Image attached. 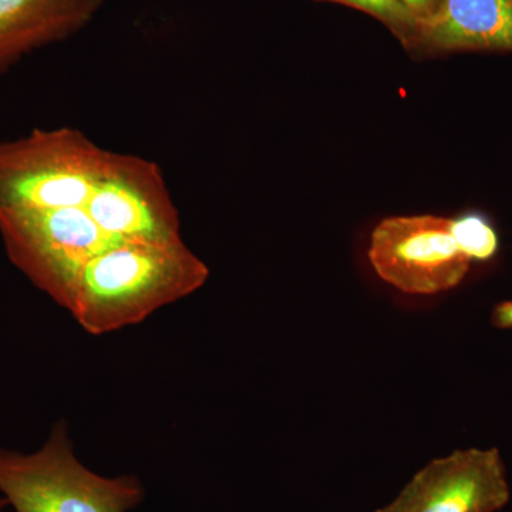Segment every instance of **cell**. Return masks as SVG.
<instances>
[{
  "instance_id": "6da1fadb",
  "label": "cell",
  "mask_w": 512,
  "mask_h": 512,
  "mask_svg": "<svg viewBox=\"0 0 512 512\" xmlns=\"http://www.w3.org/2000/svg\"><path fill=\"white\" fill-rule=\"evenodd\" d=\"M207 264L183 239L160 244L123 242L84 266L67 311L90 335L137 325L158 309L197 292Z\"/></svg>"
},
{
  "instance_id": "7a4b0ae2",
  "label": "cell",
  "mask_w": 512,
  "mask_h": 512,
  "mask_svg": "<svg viewBox=\"0 0 512 512\" xmlns=\"http://www.w3.org/2000/svg\"><path fill=\"white\" fill-rule=\"evenodd\" d=\"M0 495L15 512H128L144 487L136 476L104 477L80 463L62 421L33 453L0 450Z\"/></svg>"
},
{
  "instance_id": "3957f363",
  "label": "cell",
  "mask_w": 512,
  "mask_h": 512,
  "mask_svg": "<svg viewBox=\"0 0 512 512\" xmlns=\"http://www.w3.org/2000/svg\"><path fill=\"white\" fill-rule=\"evenodd\" d=\"M110 154L70 127L0 143V207H84Z\"/></svg>"
},
{
  "instance_id": "277c9868",
  "label": "cell",
  "mask_w": 512,
  "mask_h": 512,
  "mask_svg": "<svg viewBox=\"0 0 512 512\" xmlns=\"http://www.w3.org/2000/svg\"><path fill=\"white\" fill-rule=\"evenodd\" d=\"M0 237L10 262L64 309L84 266L123 244L83 207H0Z\"/></svg>"
},
{
  "instance_id": "5b68a950",
  "label": "cell",
  "mask_w": 512,
  "mask_h": 512,
  "mask_svg": "<svg viewBox=\"0 0 512 512\" xmlns=\"http://www.w3.org/2000/svg\"><path fill=\"white\" fill-rule=\"evenodd\" d=\"M369 259L384 282L412 295H436L456 288L471 261L458 248L450 218L390 217L370 239Z\"/></svg>"
},
{
  "instance_id": "8992f818",
  "label": "cell",
  "mask_w": 512,
  "mask_h": 512,
  "mask_svg": "<svg viewBox=\"0 0 512 512\" xmlns=\"http://www.w3.org/2000/svg\"><path fill=\"white\" fill-rule=\"evenodd\" d=\"M84 210L120 242L160 244L181 237V221L163 173L153 161L111 153Z\"/></svg>"
},
{
  "instance_id": "52a82bcc",
  "label": "cell",
  "mask_w": 512,
  "mask_h": 512,
  "mask_svg": "<svg viewBox=\"0 0 512 512\" xmlns=\"http://www.w3.org/2000/svg\"><path fill=\"white\" fill-rule=\"evenodd\" d=\"M497 448H468L436 458L376 512H497L510 501Z\"/></svg>"
},
{
  "instance_id": "ba28073f",
  "label": "cell",
  "mask_w": 512,
  "mask_h": 512,
  "mask_svg": "<svg viewBox=\"0 0 512 512\" xmlns=\"http://www.w3.org/2000/svg\"><path fill=\"white\" fill-rule=\"evenodd\" d=\"M414 49L512 53V0H443L417 28Z\"/></svg>"
},
{
  "instance_id": "9c48e42d",
  "label": "cell",
  "mask_w": 512,
  "mask_h": 512,
  "mask_svg": "<svg viewBox=\"0 0 512 512\" xmlns=\"http://www.w3.org/2000/svg\"><path fill=\"white\" fill-rule=\"evenodd\" d=\"M103 0H0V72L86 28Z\"/></svg>"
},
{
  "instance_id": "30bf717a",
  "label": "cell",
  "mask_w": 512,
  "mask_h": 512,
  "mask_svg": "<svg viewBox=\"0 0 512 512\" xmlns=\"http://www.w3.org/2000/svg\"><path fill=\"white\" fill-rule=\"evenodd\" d=\"M451 232L458 248L471 262L490 261L497 254V232L481 215L467 214L451 220Z\"/></svg>"
},
{
  "instance_id": "8fae6325",
  "label": "cell",
  "mask_w": 512,
  "mask_h": 512,
  "mask_svg": "<svg viewBox=\"0 0 512 512\" xmlns=\"http://www.w3.org/2000/svg\"><path fill=\"white\" fill-rule=\"evenodd\" d=\"M323 2L342 3L350 8L362 10L387 26L407 49H414L419 25L399 0H323Z\"/></svg>"
},
{
  "instance_id": "7c38bea8",
  "label": "cell",
  "mask_w": 512,
  "mask_h": 512,
  "mask_svg": "<svg viewBox=\"0 0 512 512\" xmlns=\"http://www.w3.org/2000/svg\"><path fill=\"white\" fill-rule=\"evenodd\" d=\"M399 2L409 10L410 15L416 19L417 25H420L439 10L443 0H399Z\"/></svg>"
},
{
  "instance_id": "4fadbf2b",
  "label": "cell",
  "mask_w": 512,
  "mask_h": 512,
  "mask_svg": "<svg viewBox=\"0 0 512 512\" xmlns=\"http://www.w3.org/2000/svg\"><path fill=\"white\" fill-rule=\"evenodd\" d=\"M491 323L498 329H512V301L495 306Z\"/></svg>"
},
{
  "instance_id": "5bb4252c",
  "label": "cell",
  "mask_w": 512,
  "mask_h": 512,
  "mask_svg": "<svg viewBox=\"0 0 512 512\" xmlns=\"http://www.w3.org/2000/svg\"><path fill=\"white\" fill-rule=\"evenodd\" d=\"M6 507H8V503H6L5 498H3L2 495H0V512H3V510H5Z\"/></svg>"
}]
</instances>
